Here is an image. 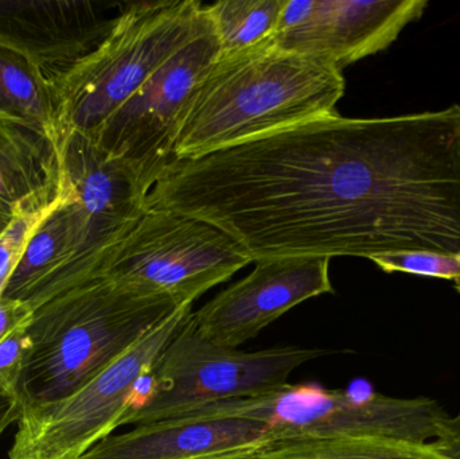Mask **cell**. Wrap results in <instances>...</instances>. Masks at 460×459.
<instances>
[{
	"label": "cell",
	"instance_id": "1",
	"mask_svg": "<svg viewBox=\"0 0 460 459\" xmlns=\"http://www.w3.org/2000/svg\"><path fill=\"white\" fill-rule=\"evenodd\" d=\"M252 260L460 253V108L340 113L175 161L148 196Z\"/></svg>",
	"mask_w": 460,
	"mask_h": 459
},
{
	"label": "cell",
	"instance_id": "2",
	"mask_svg": "<svg viewBox=\"0 0 460 459\" xmlns=\"http://www.w3.org/2000/svg\"><path fill=\"white\" fill-rule=\"evenodd\" d=\"M343 93L342 70L281 50L272 40L220 53L191 97L174 159L201 158L332 115Z\"/></svg>",
	"mask_w": 460,
	"mask_h": 459
},
{
	"label": "cell",
	"instance_id": "3",
	"mask_svg": "<svg viewBox=\"0 0 460 459\" xmlns=\"http://www.w3.org/2000/svg\"><path fill=\"white\" fill-rule=\"evenodd\" d=\"M180 307L169 296H140L105 278L54 296L27 326L31 345L16 387L22 411L77 393Z\"/></svg>",
	"mask_w": 460,
	"mask_h": 459
},
{
	"label": "cell",
	"instance_id": "4",
	"mask_svg": "<svg viewBox=\"0 0 460 459\" xmlns=\"http://www.w3.org/2000/svg\"><path fill=\"white\" fill-rule=\"evenodd\" d=\"M197 0H162L126 5L104 40L54 80L62 135L93 137L107 119L201 26Z\"/></svg>",
	"mask_w": 460,
	"mask_h": 459
},
{
	"label": "cell",
	"instance_id": "5",
	"mask_svg": "<svg viewBox=\"0 0 460 459\" xmlns=\"http://www.w3.org/2000/svg\"><path fill=\"white\" fill-rule=\"evenodd\" d=\"M193 314L137 388L120 426L148 425L208 404L270 393L287 384L303 364L329 355L299 347L257 352L221 347L199 333Z\"/></svg>",
	"mask_w": 460,
	"mask_h": 459
},
{
	"label": "cell",
	"instance_id": "6",
	"mask_svg": "<svg viewBox=\"0 0 460 459\" xmlns=\"http://www.w3.org/2000/svg\"><path fill=\"white\" fill-rule=\"evenodd\" d=\"M445 410L434 399L287 384L248 398L199 407L182 417L243 418L265 425L268 442L292 438L391 437L431 442Z\"/></svg>",
	"mask_w": 460,
	"mask_h": 459
},
{
	"label": "cell",
	"instance_id": "7",
	"mask_svg": "<svg viewBox=\"0 0 460 459\" xmlns=\"http://www.w3.org/2000/svg\"><path fill=\"white\" fill-rule=\"evenodd\" d=\"M253 263L217 226L169 209L148 207L111 253L99 278L140 294L193 305L210 288Z\"/></svg>",
	"mask_w": 460,
	"mask_h": 459
},
{
	"label": "cell",
	"instance_id": "8",
	"mask_svg": "<svg viewBox=\"0 0 460 459\" xmlns=\"http://www.w3.org/2000/svg\"><path fill=\"white\" fill-rule=\"evenodd\" d=\"M175 310L81 390L56 403L23 410L10 459H78L108 438L167 345L193 314Z\"/></svg>",
	"mask_w": 460,
	"mask_h": 459
},
{
	"label": "cell",
	"instance_id": "9",
	"mask_svg": "<svg viewBox=\"0 0 460 459\" xmlns=\"http://www.w3.org/2000/svg\"><path fill=\"white\" fill-rule=\"evenodd\" d=\"M221 49L205 13L196 34L128 97L92 137L120 162L143 190H151L170 164L186 110Z\"/></svg>",
	"mask_w": 460,
	"mask_h": 459
},
{
	"label": "cell",
	"instance_id": "10",
	"mask_svg": "<svg viewBox=\"0 0 460 459\" xmlns=\"http://www.w3.org/2000/svg\"><path fill=\"white\" fill-rule=\"evenodd\" d=\"M426 0H286L272 42L342 70L392 45Z\"/></svg>",
	"mask_w": 460,
	"mask_h": 459
},
{
	"label": "cell",
	"instance_id": "11",
	"mask_svg": "<svg viewBox=\"0 0 460 459\" xmlns=\"http://www.w3.org/2000/svg\"><path fill=\"white\" fill-rule=\"evenodd\" d=\"M208 302L193 321L205 339L238 349L284 313L307 299L334 293L327 258H270Z\"/></svg>",
	"mask_w": 460,
	"mask_h": 459
},
{
	"label": "cell",
	"instance_id": "12",
	"mask_svg": "<svg viewBox=\"0 0 460 459\" xmlns=\"http://www.w3.org/2000/svg\"><path fill=\"white\" fill-rule=\"evenodd\" d=\"M113 4L88 0H0V48L34 62L54 81L88 56L112 29Z\"/></svg>",
	"mask_w": 460,
	"mask_h": 459
},
{
	"label": "cell",
	"instance_id": "13",
	"mask_svg": "<svg viewBox=\"0 0 460 459\" xmlns=\"http://www.w3.org/2000/svg\"><path fill=\"white\" fill-rule=\"evenodd\" d=\"M267 442V428L256 420L180 417L110 436L78 459H186Z\"/></svg>",
	"mask_w": 460,
	"mask_h": 459
},
{
	"label": "cell",
	"instance_id": "14",
	"mask_svg": "<svg viewBox=\"0 0 460 459\" xmlns=\"http://www.w3.org/2000/svg\"><path fill=\"white\" fill-rule=\"evenodd\" d=\"M62 148L23 121L0 115V207L11 215L48 209L61 196Z\"/></svg>",
	"mask_w": 460,
	"mask_h": 459
},
{
	"label": "cell",
	"instance_id": "15",
	"mask_svg": "<svg viewBox=\"0 0 460 459\" xmlns=\"http://www.w3.org/2000/svg\"><path fill=\"white\" fill-rule=\"evenodd\" d=\"M0 115L23 121L62 148L59 102L54 81L16 51L0 48Z\"/></svg>",
	"mask_w": 460,
	"mask_h": 459
},
{
	"label": "cell",
	"instance_id": "16",
	"mask_svg": "<svg viewBox=\"0 0 460 459\" xmlns=\"http://www.w3.org/2000/svg\"><path fill=\"white\" fill-rule=\"evenodd\" d=\"M249 459H447L431 442L391 437L276 439Z\"/></svg>",
	"mask_w": 460,
	"mask_h": 459
},
{
	"label": "cell",
	"instance_id": "17",
	"mask_svg": "<svg viewBox=\"0 0 460 459\" xmlns=\"http://www.w3.org/2000/svg\"><path fill=\"white\" fill-rule=\"evenodd\" d=\"M286 0H223L205 5L221 54L238 53L272 40Z\"/></svg>",
	"mask_w": 460,
	"mask_h": 459
},
{
	"label": "cell",
	"instance_id": "18",
	"mask_svg": "<svg viewBox=\"0 0 460 459\" xmlns=\"http://www.w3.org/2000/svg\"><path fill=\"white\" fill-rule=\"evenodd\" d=\"M384 272H404L419 277L451 280L456 288L460 287L459 255L439 253H389L370 259Z\"/></svg>",
	"mask_w": 460,
	"mask_h": 459
},
{
	"label": "cell",
	"instance_id": "19",
	"mask_svg": "<svg viewBox=\"0 0 460 459\" xmlns=\"http://www.w3.org/2000/svg\"><path fill=\"white\" fill-rule=\"evenodd\" d=\"M57 201L48 209L40 210V212L15 216L4 234L0 236V296H2L3 288H4L5 282L13 272V267L21 259L30 237L32 236L38 225L42 223L43 218L56 207Z\"/></svg>",
	"mask_w": 460,
	"mask_h": 459
},
{
	"label": "cell",
	"instance_id": "20",
	"mask_svg": "<svg viewBox=\"0 0 460 459\" xmlns=\"http://www.w3.org/2000/svg\"><path fill=\"white\" fill-rule=\"evenodd\" d=\"M29 321L30 318L0 341V391L15 398L19 377L31 345L27 331Z\"/></svg>",
	"mask_w": 460,
	"mask_h": 459
},
{
	"label": "cell",
	"instance_id": "21",
	"mask_svg": "<svg viewBox=\"0 0 460 459\" xmlns=\"http://www.w3.org/2000/svg\"><path fill=\"white\" fill-rule=\"evenodd\" d=\"M432 447L447 459H460V412L446 415L438 426V433L431 441Z\"/></svg>",
	"mask_w": 460,
	"mask_h": 459
},
{
	"label": "cell",
	"instance_id": "22",
	"mask_svg": "<svg viewBox=\"0 0 460 459\" xmlns=\"http://www.w3.org/2000/svg\"><path fill=\"white\" fill-rule=\"evenodd\" d=\"M32 312L18 301L0 299V341L31 317Z\"/></svg>",
	"mask_w": 460,
	"mask_h": 459
},
{
	"label": "cell",
	"instance_id": "23",
	"mask_svg": "<svg viewBox=\"0 0 460 459\" xmlns=\"http://www.w3.org/2000/svg\"><path fill=\"white\" fill-rule=\"evenodd\" d=\"M21 412V406L15 396L0 391V437L10 428V425L18 422Z\"/></svg>",
	"mask_w": 460,
	"mask_h": 459
},
{
	"label": "cell",
	"instance_id": "24",
	"mask_svg": "<svg viewBox=\"0 0 460 459\" xmlns=\"http://www.w3.org/2000/svg\"><path fill=\"white\" fill-rule=\"evenodd\" d=\"M261 446V445H260ZM260 446L245 447V449L228 450V452L213 453V455H199V457L186 459H249Z\"/></svg>",
	"mask_w": 460,
	"mask_h": 459
},
{
	"label": "cell",
	"instance_id": "25",
	"mask_svg": "<svg viewBox=\"0 0 460 459\" xmlns=\"http://www.w3.org/2000/svg\"><path fill=\"white\" fill-rule=\"evenodd\" d=\"M13 220V216L8 212L4 207H0V236L4 234L5 229L10 225L11 221Z\"/></svg>",
	"mask_w": 460,
	"mask_h": 459
}]
</instances>
